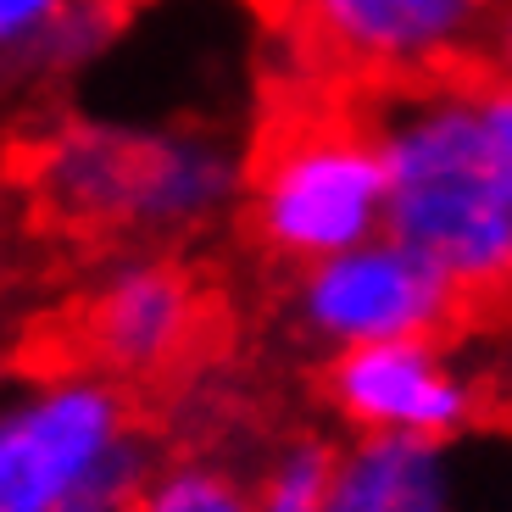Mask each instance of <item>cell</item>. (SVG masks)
<instances>
[{
    "mask_svg": "<svg viewBox=\"0 0 512 512\" xmlns=\"http://www.w3.org/2000/svg\"><path fill=\"white\" fill-rule=\"evenodd\" d=\"M384 162V234L474 301L512 295V218L490 173L474 67L373 90L362 106Z\"/></svg>",
    "mask_w": 512,
    "mask_h": 512,
    "instance_id": "cell-1",
    "label": "cell"
},
{
    "mask_svg": "<svg viewBox=\"0 0 512 512\" xmlns=\"http://www.w3.org/2000/svg\"><path fill=\"white\" fill-rule=\"evenodd\" d=\"M156 451L134 396L95 368L0 384V512H128Z\"/></svg>",
    "mask_w": 512,
    "mask_h": 512,
    "instance_id": "cell-2",
    "label": "cell"
},
{
    "mask_svg": "<svg viewBox=\"0 0 512 512\" xmlns=\"http://www.w3.org/2000/svg\"><path fill=\"white\" fill-rule=\"evenodd\" d=\"M34 184L51 212L112 234H190L240 195L245 167L206 134L78 123L39 151Z\"/></svg>",
    "mask_w": 512,
    "mask_h": 512,
    "instance_id": "cell-3",
    "label": "cell"
},
{
    "mask_svg": "<svg viewBox=\"0 0 512 512\" xmlns=\"http://www.w3.org/2000/svg\"><path fill=\"white\" fill-rule=\"evenodd\" d=\"M245 195L251 234L290 268L384 234V162L368 112L340 101L284 106L256 145Z\"/></svg>",
    "mask_w": 512,
    "mask_h": 512,
    "instance_id": "cell-4",
    "label": "cell"
},
{
    "mask_svg": "<svg viewBox=\"0 0 512 512\" xmlns=\"http://www.w3.org/2000/svg\"><path fill=\"white\" fill-rule=\"evenodd\" d=\"M490 17L496 0H279L295 56L362 90L479 67Z\"/></svg>",
    "mask_w": 512,
    "mask_h": 512,
    "instance_id": "cell-5",
    "label": "cell"
},
{
    "mask_svg": "<svg viewBox=\"0 0 512 512\" xmlns=\"http://www.w3.org/2000/svg\"><path fill=\"white\" fill-rule=\"evenodd\" d=\"M462 312L468 301L390 234L323 256L295 279V323L329 351L379 340H440Z\"/></svg>",
    "mask_w": 512,
    "mask_h": 512,
    "instance_id": "cell-6",
    "label": "cell"
},
{
    "mask_svg": "<svg viewBox=\"0 0 512 512\" xmlns=\"http://www.w3.org/2000/svg\"><path fill=\"white\" fill-rule=\"evenodd\" d=\"M329 407L351 435L401 440H462L479 418V379L451 362L440 340H379V346L334 351Z\"/></svg>",
    "mask_w": 512,
    "mask_h": 512,
    "instance_id": "cell-7",
    "label": "cell"
},
{
    "mask_svg": "<svg viewBox=\"0 0 512 512\" xmlns=\"http://www.w3.org/2000/svg\"><path fill=\"white\" fill-rule=\"evenodd\" d=\"M195 334H201V290L179 262L162 256H128L106 268L78 307V340L95 373L117 384L162 379L195 351Z\"/></svg>",
    "mask_w": 512,
    "mask_h": 512,
    "instance_id": "cell-8",
    "label": "cell"
},
{
    "mask_svg": "<svg viewBox=\"0 0 512 512\" xmlns=\"http://www.w3.org/2000/svg\"><path fill=\"white\" fill-rule=\"evenodd\" d=\"M468 457L457 440L351 435L334 451L323 512H468Z\"/></svg>",
    "mask_w": 512,
    "mask_h": 512,
    "instance_id": "cell-9",
    "label": "cell"
},
{
    "mask_svg": "<svg viewBox=\"0 0 512 512\" xmlns=\"http://www.w3.org/2000/svg\"><path fill=\"white\" fill-rule=\"evenodd\" d=\"M128 512H256V507H251V485L234 479L223 462L173 457L151 468V479L128 501Z\"/></svg>",
    "mask_w": 512,
    "mask_h": 512,
    "instance_id": "cell-10",
    "label": "cell"
},
{
    "mask_svg": "<svg viewBox=\"0 0 512 512\" xmlns=\"http://www.w3.org/2000/svg\"><path fill=\"white\" fill-rule=\"evenodd\" d=\"M334 451L329 440L301 435L284 440L279 451L268 457L262 479L251 485V507L256 512H323L329 501V474H334Z\"/></svg>",
    "mask_w": 512,
    "mask_h": 512,
    "instance_id": "cell-11",
    "label": "cell"
},
{
    "mask_svg": "<svg viewBox=\"0 0 512 512\" xmlns=\"http://www.w3.org/2000/svg\"><path fill=\"white\" fill-rule=\"evenodd\" d=\"M474 106H479V128H485V151H490L501 206H507V218H512V78H496V73H479L474 67Z\"/></svg>",
    "mask_w": 512,
    "mask_h": 512,
    "instance_id": "cell-12",
    "label": "cell"
},
{
    "mask_svg": "<svg viewBox=\"0 0 512 512\" xmlns=\"http://www.w3.org/2000/svg\"><path fill=\"white\" fill-rule=\"evenodd\" d=\"M67 0H0V51L12 45H39L51 34V23L62 17Z\"/></svg>",
    "mask_w": 512,
    "mask_h": 512,
    "instance_id": "cell-13",
    "label": "cell"
},
{
    "mask_svg": "<svg viewBox=\"0 0 512 512\" xmlns=\"http://www.w3.org/2000/svg\"><path fill=\"white\" fill-rule=\"evenodd\" d=\"M479 73L512 78V0H496V17L485 28V51H479Z\"/></svg>",
    "mask_w": 512,
    "mask_h": 512,
    "instance_id": "cell-14",
    "label": "cell"
},
{
    "mask_svg": "<svg viewBox=\"0 0 512 512\" xmlns=\"http://www.w3.org/2000/svg\"><path fill=\"white\" fill-rule=\"evenodd\" d=\"M501 407L512 412V362H507V368H501Z\"/></svg>",
    "mask_w": 512,
    "mask_h": 512,
    "instance_id": "cell-15",
    "label": "cell"
}]
</instances>
